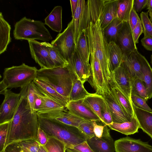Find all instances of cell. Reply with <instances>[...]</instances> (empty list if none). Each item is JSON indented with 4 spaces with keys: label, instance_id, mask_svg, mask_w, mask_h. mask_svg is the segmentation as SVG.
Returning a JSON list of instances; mask_svg holds the SVG:
<instances>
[{
    "label": "cell",
    "instance_id": "db71d44e",
    "mask_svg": "<svg viewBox=\"0 0 152 152\" xmlns=\"http://www.w3.org/2000/svg\"><path fill=\"white\" fill-rule=\"evenodd\" d=\"M142 45L147 50L152 51V37L145 36L141 40Z\"/></svg>",
    "mask_w": 152,
    "mask_h": 152
},
{
    "label": "cell",
    "instance_id": "1f68e13d",
    "mask_svg": "<svg viewBox=\"0 0 152 152\" xmlns=\"http://www.w3.org/2000/svg\"><path fill=\"white\" fill-rule=\"evenodd\" d=\"M111 80V82L109 84V87L115 94L124 110L132 117L134 114L131 101L126 98L118 88L112 78Z\"/></svg>",
    "mask_w": 152,
    "mask_h": 152
},
{
    "label": "cell",
    "instance_id": "91938a15",
    "mask_svg": "<svg viewBox=\"0 0 152 152\" xmlns=\"http://www.w3.org/2000/svg\"><path fill=\"white\" fill-rule=\"evenodd\" d=\"M149 15L150 16V20L152 23V12L149 13Z\"/></svg>",
    "mask_w": 152,
    "mask_h": 152
},
{
    "label": "cell",
    "instance_id": "c3c4849f",
    "mask_svg": "<svg viewBox=\"0 0 152 152\" xmlns=\"http://www.w3.org/2000/svg\"><path fill=\"white\" fill-rule=\"evenodd\" d=\"M140 21H141L140 18L133 7L131 11L127 21L132 31L133 30L138 22Z\"/></svg>",
    "mask_w": 152,
    "mask_h": 152
},
{
    "label": "cell",
    "instance_id": "d4e9b609",
    "mask_svg": "<svg viewBox=\"0 0 152 152\" xmlns=\"http://www.w3.org/2000/svg\"><path fill=\"white\" fill-rule=\"evenodd\" d=\"M105 101L101 95L96 93L91 94L83 100V103L87 106L100 119L101 122L105 125L101 114V111Z\"/></svg>",
    "mask_w": 152,
    "mask_h": 152
},
{
    "label": "cell",
    "instance_id": "9f6ffc18",
    "mask_svg": "<svg viewBox=\"0 0 152 152\" xmlns=\"http://www.w3.org/2000/svg\"><path fill=\"white\" fill-rule=\"evenodd\" d=\"M70 2L71 3V10L72 12V18L74 16L76 9L77 8L78 3V0H70Z\"/></svg>",
    "mask_w": 152,
    "mask_h": 152
},
{
    "label": "cell",
    "instance_id": "f6af8a7d",
    "mask_svg": "<svg viewBox=\"0 0 152 152\" xmlns=\"http://www.w3.org/2000/svg\"><path fill=\"white\" fill-rule=\"evenodd\" d=\"M27 97L32 113L35 112L34 110L35 94L33 85L30 83L28 86L27 91Z\"/></svg>",
    "mask_w": 152,
    "mask_h": 152
},
{
    "label": "cell",
    "instance_id": "4316f807",
    "mask_svg": "<svg viewBox=\"0 0 152 152\" xmlns=\"http://www.w3.org/2000/svg\"><path fill=\"white\" fill-rule=\"evenodd\" d=\"M86 1L85 0H78L77 8L72 17L74 27V39L75 45L79 36L83 30V17Z\"/></svg>",
    "mask_w": 152,
    "mask_h": 152
},
{
    "label": "cell",
    "instance_id": "7c38bea8",
    "mask_svg": "<svg viewBox=\"0 0 152 152\" xmlns=\"http://www.w3.org/2000/svg\"><path fill=\"white\" fill-rule=\"evenodd\" d=\"M4 98L0 108V124L9 122L13 118L19 103L20 92L15 93L7 89L3 94Z\"/></svg>",
    "mask_w": 152,
    "mask_h": 152
},
{
    "label": "cell",
    "instance_id": "4fadbf2b",
    "mask_svg": "<svg viewBox=\"0 0 152 152\" xmlns=\"http://www.w3.org/2000/svg\"><path fill=\"white\" fill-rule=\"evenodd\" d=\"M37 115L42 118L78 128L82 123L86 121L70 113L66 107L53 110Z\"/></svg>",
    "mask_w": 152,
    "mask_h": 152
},
{
    "label": "cell",
    "instance_id": "6f0895ef",
    "mask_svg": "<svg viewBox=\"0 0 152 152\" xmlns=\"http://www.w3.org/2000/svg\"><path fill=\"white\" fill-rule=\"evenodd\" d=\"M146 7L148 13L152 12V0H148Z\"/></svg>",
    "mask_w": 152,
    "mask_h": 152
},
{
    "label": "cell",
    "instance_id": "484cf974",
    "mask_svg": "<svg viewBox=\"0 0 152 152\" xmlns=\"http://www.w3.org/2000/svg\"><path fill=\"white\" fill-rule=\"evenodd\" d=\"M110 70L111 73L120 66L123 53L119 47L114 42L108 43Z\"/></svg>",
    "mask_w": 152,
    "mask_h": 152
},
{
    "label": "cell",
    "instance_id": "cb8c5ba5",
    "mask_svg": "<svg viewBox=\"0 0 152 152\" xmlns=\"http://www.w3.org/2000/svg\"><path fill=\"white\" fill-rule=\"evenodd\" d=\"M111 129L118 132L122 134L128 135L138 132L139 125L134 115L131 121L121 123L113 122L107 125Z\"/></svg>",
    "mask_w": 152,
    "mask_h": 152
},
{
    "label": "cell",
    "instance_id": "ab89813d",
    "mask_svg": "<svg viewBox=\"0 0 152 152\" xmlns=\"http://www.w3.org/2000/svg\"><path fill=\"white\" fill-rule=\"evenodd\" d=\"M20 152H37L40 144L36 139H29L18 142Z\"/></svg>",
    "mask_w": 152,
    "mask_h": 152
},
{
    "label": "cell",
    "instance_id": "f35d334b",
    "mask_svg": "<svg viewBox=\"0 0 152 152\" xmlns=\"http://www.w3.org/2000/svg\"><path fill=\"white\" fill-rule=\"evenodd\" d=\"M48 138L47 143L43 146L47 152H66V148L64 143L55 138Z\"/></svg>",
    "mask_w": 152,
    "mask_h": 152
},
{
    "label": "cell",
    "instance_id": "8fae6325",
    "mask_svg": "<svg viewBox=\"0 0 152 152\" xmlns=\"http://www.w3.org/2000/svg\"><path fill=\"white\" fill-rule=\"evenodd\" d=\"M28 42L32 57L41 68L55 67L50 56L48 42H40L35 40H28Z\"/></svg>",
    "mask_w": 152,
    "mask_h": 152
},
{
    "label": "cell",
    "instance_id": "7402d4cb",
    "mask_svg": "<svg viewBox=\"0 0 152 152\" xmlns=\"http://www.w3.org/2000/svg\"><path fill=\"white\" fill-rule=\"evenodd\" d=\"M118 0H104L99 19L102 30L117 18Z\"/></svg>",
    "mask_w": 152,
    "mask_h": 152
},
{
    "label": "cell",
    "instance_id": "f546056e",
    "mask_svg": "<svg viewBox=\"0 0 152 152\" xmlns=\"http://www.w3.org/2000/svg\"><path fill=\"white\" fill-rule=\"evenodd\" d=\"M76 48L83 61L87 64L90 65L88 40L85 30H82L81 32L76 43Z\"/></svg>",
    "mask_w": 152,
    "mask_h": 152
},
{
    "label": "cell",
    "instance_id": "836d02e7",
    "mask_svg": "<svg viewBox=\"0 0 152 152\" xmlns=\"http://www.w3.org/2000/svg\"><path fill=\"white\" fill-rule=\"evenodd\" d=\"M134 0H118L117 11V17L123 22H127L133 7Z\"/></svg>",
    "mask_w": 152,
    "mask_h": 152
},
{
    "label": "cell",
    "instance_id": "603a6c76",
    "mask_svg": "<svg viewBox=\"0 0 152 152\" xmlns=\"http://www.w3.org/2000/svg\"><path fill=\"white\" fill-rule=\"evenodd\" d=\"M132 103L134 114L139 125V128L152 139V112L139 108L132 102Z\"/></svg>",
    "mask_w": 152,
    "mask_h": 152
},
{
    "label": "cell",
    "instance_id": "f5cc1de1",
    "mask_svg": "<svg viewBox=\"0 0 152 152\" xmlns=\"http://www.w3.org/2000/svg\"><path fill=\"white\" fill-rule=\"evenodd\" d=\"M94 128V132L95 136L101 138L103 134L105 125H101L97 124L96 121H91Z\"/></svg>",
    "mask_w": 152,
    "mask_h": 152
},
{
    "label": "cell",
    "instance_id": "8d00e7d4",
    "mask_svg": "<svg viewBox=\"0 0 152 152\" xmlns=\"http://www.w3.org/2000/svg\"><path fill=\"white\" fill-rule=\"evenodd\" d=\"M136 95L144 99L146 101L148 99V96L146 88L143 81L139 78L133 80L132 85L131 94Z\"/></svg>",
    "mask_w": 152,
    "mask_h": 152
},
{
    "label": "cell",
    "instance_id": "11a10c76",
    "mask_svg": "<svg viewBox=\"0 0 152 152\" xmlns=\"http://www.w3.org/2000/svg\"><path fill=\"white\" fill-rule=\"evenodd\" d=\"M3 152H20V148L17 143H14L7 145Z\"/></svg>",
    "mask_w": 152,
    "mask_h": 152
},
{
    "label": "cell",
    "instance_id": "ba28073f",
    "mask_svg": "<svg viewBox=\"0 0 152 152\" xmlns=\"http://www.w3.org/2000/svg\"><path fill=\"white\" fill-rule=\"evenodd\" d=\"M51 44L56 48L67 62L72 57L76 47L74 39V27L73 20L66 28L58 34Z\"/></svg>",
    "mask_w": 152,
    "mask_h": 152
},
{
    "label": "cell",
    "instance_id": "d590c367",
    "mask_svg": "<svg viewBox=\"0 0 152 152\" xmlns=\"http://www.w3.org/2000/svg\"><path fill=\"white\" fill-rule=\"evenodd\" d=\"M36 89L42 102L41 107L36 112L37 114L53 110L62 109L66 107L50 98L45 96Z\"/></svg>",
    "mask_w": 152,
    "mask_h": 152
},
{
    "label": "cell",
    "instance_id": "7a4b0ae2",
    "mask_svg": "<svg viewBox=\"0 0 152 152\" xmlns=\"http://www.w3.org/2000/svg\"><path fill=\"white\" fill-rule=\"evenodd\" d=\"M39 126L48 137L55 138L62 142L66 149L86 141L87 138L78 128L37 116Z\"/></svg>",
    "mask_w": 152,
    "mask_h": 152
},
{
    "label": "cell",
    "instance_id": "4dcf8cb0",
    "mask_svg": "<svg viewBox=\"0 0 152 152\" xmlns=\"http://www.w3.org/2000/svg\"><path fill=\"white\" fill-rule=\"evenodd\" d=\"M0 54L5 51L11 41L10 25L4 18L2 13L0 12Z\"/></svg>",
    "mask_w": 152,
    "mask_h": 152
},
{
    "label": "cell",
    "instance_id": "b9f144b4",
    "mask_svg": "<svg viewBox=\"0 0 152 152\" xmlns=\"http://www.w3.org/2000/svg\"><path fill=\"white\" fill-rule=\"evenodd\" d=\"M78 128L85 135L87 140L95 136L92 121H86L82 123Z\"/></svg>",
    "mask_w": 152,
    "mask_h": 152
},
{
    "label": "cell",
    "instance_id": "d6a6232c",
    "mask_svg": "<svg viewBox=\"0 0 152 152\" xmlns=\"http://www.w3.org/2000/svg\"><path fill=\"white\" fill-rule=\"evenodd\" d=\"M83 84L78 80L73 82L69 96V102L83 99L91 94L86 90Z\"/></svg>",
    "mask_w": 152,
    "mask_h": 152
},
{
    "label": "cell",
    "instance_id": "9a60e30c",
    "mask_svg": "<svg viewBox=\"0 0 152 152\" xmlns=\"http://www.w3.org/2000/svg\"><path fill=\"white\" fill-rule=\"evenodd\" d=\"M104 98L108 106L113 122L121 123L131 121L133 116L124 110L110 87L108 93Z\"/></svg>",
    "mask_w": 152,
    "mask_h": 152
},
{
    "label": "cell",
    "instance_id": "ffe728a7",
    "mask_svg": "<svg viewBox=\"0 0 152 152\" xmlns=\"http://www.w3.org/2000/svg\"><path fill=\"white\" fill-rule=\"evenodd\" d=\"M83 100L69 101L66 107L70 113L86 121H101L99 118L83 103Z\"/></svg>",
    "mask_w": 152,
    "mask_h": 152
},
{
    "label": "cell",
    "instance_id": "30bf717a",
    "mask_svg": "<svg viewBox=\"0 0 152 152\" xmlns=\"http://www.w3.org/2000/svg\"><path fill=\"white\" fill-rule=\"evenodd\" d=\"M67 66L73 82L76 80L81 81L83 84L88 81L91 74L90 64L88 65L81 58L75 47Z\"/></svg>",
    "mask_w": 152,
    "mask_h": 152
},
{
    "label": "cell",
    "instance_id": "d6986e66",
    "mask_svg": "<svg viewBox=\"0 0 152 152\" xmlns=\"http://www.w3.org/2000/svg\"><path fill=\"white\" fill-rule=\"evenodd\" d=\"M104 0L86 1L83 23L85 30L90 22L95 23L99 19Z\"/></svg>",
    "mask_w": 152,
    "mask_h": 152
},
{
    "label": "cell",
    "instance_id": "f907efd6",
    "mask_svg": "<svg viewBox=\"0 0 152 152\" xmlns=\"http://www.w3.org/2000/svg\"><path fill=\"white\" fill-rule=\"evenodd\" d=\"M48 137L44 131L39 126L38 128L37 140L40 145L43 146L47 143Z\"/></svg>",
    "mask_w": 152,
    "mask_h": 152
},
{
    "label": "cell",
    "instance_id": "681fc988",
    "mask_svg": "<svg viewBox=\"0 0 152 152\" xmlns=\"http://www.w3.org/2000/svg\"><path fill=\"white\" fill-rule=\"evenodd\" d=\"M134 42L136 44L139 42V39L140 36L143 33V29L141 22L139 21L132 31Z\"/></svg>",
    "mask_w": 152,
    "mask_h": 152
},
{
    "label": "cell",
    "instance_id": "ee69618b",
    "mask_svg": "<svg viewBox=\"0 0 152 152\" xmlns=\"http://www.w3.org/2000/svg\"><path fill=\"white\" fill-rule=\"evenodd\" d=\"M9 122L0 124V152L4 149Z\"/></svg>",
    "mask_w": 152,
    "mask_h": 152
},
{
    "label": "cell",
    "instance_id": "74e56055",
    "mask_svg": "<svg viewBox=\"0 0 152 152\" xmlns=\"http://www.w3.org/2000/svg\"><path fill=\"white\" fill-rule=\"evenodd\" d=\"M49 55L53 61L55 67L67 66L68 62L65 59L57 49L51 44L48 42Z\"/></svg>",
    "mask_w": 152,
    "mask_h": 152
},
{
    "label": "cell",
    "instance_id": "7bdbcfd3",
    "mask_svg": "<svg viewBox=\"0 0 152 152\" xmlns=\"http://www.w3.org/2000/svg\"><path fill=\"white\" fill-rule=\"evenodd\" d=\"M131 100L136 107L144 110L152 112V109L148 106L145 99L136 95L132 94Z\"/></svg>",
    "mask_w": 152,
    "mask_h": 152
},
{
    "label": "cell",
    "instance_id": "bcb514c9",
    "mask_svg": "<svg viewBox=\"0 0 152 152\" xmlns=\"http://www.w3.org/2000/svg\"><path fill=\"white\" fill-rule=\"evenodd\" d=\"M101 114L105 125H107L113 122L110 112L105 100L102 106Z\"/></svg>",
    "mask_w": 152,
    "mask_h": 152
},
{
    "label": "cell",
    "instance_id": "e0dca14e",
    "mask_svg": "<svg viewBox=\"0 0 152 152\" xmlns=\"http://www.w3.org/2000/svg\"><path fill=\"white\" fill-rule=\"evenodd\" d=\"M111 78L123 94L131 101V91L133 80L127 72L120 66L111 73Z\"/></svg>",
    "mask_w": 152,
    "mask_h": 152
},
{
    "label": "cell",
    "instance_id": "816d5d0a",
    "mask_svg": "<svg viewBox=\"0 0 152 152\" xmlns=\"http://www.w3.org/2000/svg\"><path fill=\"white\" fill-rule=\"evenodd\" d=\"M148 0H134L133 8L136 12L139 13L147 6Z\"/></svg>",
    "mask_w": 152,
    "mask_h": 152
},
{
    "label": "cell",
    "instance_id": "94428289",
    "mask_svg": "<svg viewBox=\"0 0 152 152\" xmlns=\"http://www.w3.org/2000/svg\"><path fill=\"white\" fill-rule=\"evenodd\" d=\"M150 58H151V63L152 65V55H151Z\"/></svg>",
    "mask_w": 152,
    "mask_h": 152
},
{
    "label": "cell",
    "instance_id": "277c9868",
    "mask_svg": "<svg viewBox=\"0 0 152 152\" xmlns=\"http://www.w3.org/2000/svg\"><path fill=\"white\" fill-rule=\"evenodd\" d=\"M67 66L40 68L37 71L36 78L45 82L69 100L73 81Z\"/></svg>",
    "mask_w": 152,
    "mask_h": 152
},
{
    "label": "cell",
    "instance_id": "8992f818",
    "mask_svg": "<svg viewBox=\"0 0 152 152\" xmlns=\"http://www.w3.org/2000/svg\"><path fill=\"white\" fill-rule=\"evenodd\" d=\"M38 69L23 63L18 66L4 69L1 80L7 88H20L21 89L32 82L36 78Z\"/></svg>",
    "mask_w": 152,
    "mask_h": 152
},
{
    "label": "cell",
    "instance_id": "7dc6e473",
    "mask_svg": "<svg viewBox=\"0 0 152 152\" xmlns=\"http://www.w3.org/2000/svg\"><path fill=\"white\" fill-rule=\"evenodd\" d=\"M66 152H94L88 145L86 141L72 148H67Z\"/></svg>",
    "mask_w": 152,
    "mask_h": 152
},
{
    "label": "cell",
    "instance_id": "6da1fadb",
    "mask_svg": "<svg viewBox=\"0 0 152 152\" xmlns=\"http://www.w3.org/2000/svg\"><path fill=\"white\" fill-rule=\"evenodd\" d=\"M28 86L20 92L19 103L13 118L9 122L4 149L13 143L37 140L39 127L37 115L36 112L32 113L31 112L27 97Z\"/></svg>",
    "mask_w": 152,
    "mask_h": 152
},
{
    "label": "cell",
    "instance_id": "f1b7e54d",
    "mask_svg": "<svg viewBox=\"0 0 152 152\" xmlns=\"http://www.w3.org/2000/svg\"><path fill=\"white\" fill-rule=\"evenodd\" d=\"M124 22L117 17L113 20L103 29V34L107 43H115L118 35L121 30Z\"/></svg>",
    "mask_w": 152,
    "mask_h": 152
},
{
    "label": "cell",
    "instance_id": "9c48e42d",
    "mask_svg": "<svg viewBox=\"0 0 152 152\" xmlns=\"http://www.w3.org/2000/svg\"><path fill=\"white\" fill-rule=\"evenodd\" d=\"M145 58L137 49L129 53H124L120 66L125 69L133 80L139 78L142 81V66Z\"/></svg>",
    "mask_w": 152,
    "mask_h": 152
},
{
    "label": "cell",
    "instance_id": "680465c9",
    "mask_svg": "<svg viewBox=\"0 0 152 152\" xmlns=\"http://www.w3.org/2000/svg\"><path fill=\"white\" fill-rule=\"evenodd\" d=\"M37 152H47L42 145H40Z\"/></svg>",
    "mask_w": 152,
    "mask_h": 152
},
{
    "label": "cell",
    "instance_id": "e575fe53",
    "mask_svg": "<svg viewBox=\"0 0 152 152\" xmlns=\"http://www.w3.org/2000/svg\"><path fill=\"white\" fill-rule=\"evenodd\" d=\"M142 69L143 74L142 81L146 88L149 99L152 98V68L146 58Z\"/></svg>",
    "mask_w": 152,
    "mask_h": 152
},
{
    "label": "cell",
    "instance_id": "ac0fdd59",
    "mask_svg": "<svg viewBox=\"0 0 152 152\" xmlns=\"http://www.w3.org/2000/svg\"><path fill=\"white\" fill-rule=\"evenodd\" d=\"M115 43L120 48L123 53H129L137 49L132 31L128 22H124Z\"/></svg>",
    "mask_w": 152,
    "mask_h": 152
},
{
    "label": "cell",
    "instance_id": "5b68a950",
    "mask_svg": "<svg viewBox=\"0 0 152 152\" xmlns=\"http://www.w3.org/2000/svg\"><path fill=\"white\" fill-rule=\"evenodd\" d=\"M41 21L28 18L24 17L15 25L13 35L16 39H39L47 42L52 39L50 32Z\"/></svg>",
    "mask_w": 152,
    "mask_h": 152
},
{
    "label": "cell",
    "instance_id": "44dd1931",
    "mask_svg": "<svg viewBox=\"0 0 152 152\" xmlns=\"http://www.w3.org/2000/svg\"><path fill=\"white\" fill-rule=\"evenodd\" d=\"M34 87L41 94L66 107L68 99L63 96L45 82L36 78L32 82Z\"/></svg>",
    "mask_w": 152,
    "mask_h": 152
},
{
    "label": "cell",
    "instance_id": "52a82bcc",
    "mask_svg": "<svg viewBox=\"0 0 152 152\" xmlns=\"http://www.w3.org/2000/svg\"><path fill=\"white\" fill-rule=\"evenodd\" d=\"M89 47L91 74L88 81L95 90V93L104 98L109 92V86L105 81L99 60L92 49Z\"/></svg>",
    "mask_w": 152,
    "mask_h": 152
},
{
    "label": "cell",
    "instance_id": "60d3db41",
    "mask_svg": "<svg viewBox=\"0 0 152 152\" xmlns=\"http://www.w3.org/2000/svg\"><path fill=\"white\" fill-rule=\"evenodd\" d=\"M148 12H142L140 14V20L143 29L144 37H152V23L148 16Z\"/></svg>",
    "mask_w": 152,
    "mask_h": 152
},
{
    "label": "cell",
    "instance_id": "2e32d148",
    "mask_svg": "<svg viewBox=\"0 0 152 152\" xmlns=\"http://www.w3.org/2000/svg\"><path fill=\"white\" fill-rule=\"evenodd\" d=\"M86 141L94 152H115L113 139L110 134V130L105 125L102 137L98 138L95 136L87 139Z\"/></svg>",
    "mask_w": 152,
    "mask_h": 152
},
{
    "label": "cell",
    "instance_id": "5bb4252c",
    "mask_svg": "<svg viewBox=\"0 0 152 152\" xmlns=\"http://www.w3.org/2000/svg\"><path fill=\"white\" fill-rule=\"evenodd\" d=\"M114 146L116 152H152V146L148 142L128 136L115 141Z\"/></svg>",
    "mask_w": 152,
    "mask_h": 152
},
{
    "label": "cell",
    "instance_id": "3957f363",
    "mask_svg": "<svg viewBox=\"0 0 152 152\" xmlns=\"http://www.w3.org/2000/svg\"><path fill=\"white\" fill-rule=\"evenodd\" d=\"M86 30L89 46L93 50L100 64L104 78L109 85L111 81L108 43L103 34L100 19L94 24L90 22Z\"/></svg>",
    "mask_w": 152,
    "mask_h": 152
},
{
    "label": "cell",
    "instance_id": "83f0119b",
    "mask_svg": "<svg viewBox=\"0 0 152 152\" xmlns=\"http://www.w3.org/2000/svg\"><path fill=\"white\" fill-rule=\"evenodd\" d=\"M62 7H55L45 19V24L53 31L60 32L62 29Z\"/></svg>",
    "mask_w": 152,
    "mask_h": 152
}]
</instances>
